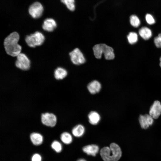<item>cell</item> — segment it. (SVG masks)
<instances>
[{
    "instance_id": "1",
    "label": "cell",
    "mask_w": 161,
    "mask_h": 161,
    "mask_svg": "<svg viewBox=\"0 0 161 161\" xmlns=\"http://www.w3.org/2000/svg\"><path fill=\"white\" fill-rule=\"evenodd\" d=\"M19 39V35L16 32L11 33L5 38L4 44L8 55L15 57L21 53V47L18 43Z\"/></svg>"
},
{
    "instance_id": "2",
    "label": "cell",
    "mask_w": 161,
    "mask_h": 161,
    "mask_svg": "<svg viewBox=\"0 0 161 161\" xmlns=\"http://www.w3.org/2000/svg\"><path fill=\"white\" fill-rule=\"evenodd\" d=\"M100 154L104 161H118L122 156L120 147L116 143H111L109 147H104L100 151Z\"/></svg>"
},
{
    "instance_id": "3",
    "label": "cell",
    "mask_w": 161,
    "mask_h": 161,
    "mask_svg": "<svg viewBox=\"0 0 161 161\" xmlns=\"http://www.w3.org/2000/svg\"><path fill=\"white\" fill-rule=\"evenodd\" d=\"M93 49L94 55L97 58H101L103 53L107 60H112L114 58L113 49L106 44H96L93 47Z\"/></svg>"
},
{
    "instance_id": "4",
    "label": "cell",
    "mask_w": 161,
    "mask_h": 161,
    "mask_svg": "<svg viewBox=\"0 0 161 161\" xmlns=\"http://www.w3.org/2000/svg\"><path fill=\"white\" fill-rule=\"evenodd\" d=\"M45 37L41 32L37 31L26 36L25 40L27 44L31 47L40 46L43 43Z\"/></svg>"
},
{
    "instance_id": "5",
    "label": "cell",
    "mask_w": 161,
    "mask_h": 161,
    "mask_svg": "<svg viewBox=\"0 0 161 161\" xmlns=\"http://www.w3.org/2000/svg\"><path fill=\"white\" fill-rule=\"evenodd\" d=\"M16 57L15 64L17 67L24 70H27L30 69V61L24 54L21 53Z\"/></svg>"
},
{
    "instance_id": "6",
    "label": "cell",
    "mask_w": 161,
    "mask_h": 161,
    "mask_svg": "<svg viewBox=\"0 0 161 161\" xmlns=\"http://www.w3.org/2000/svg\"><path fill=\"white\" fill-rule=\"evenodd\" d=\"M43 10L44 8L42 4L39 2H35L30 6L28 11L33 18H37L42 16Z\"/></svg>"
},
{
    "instance_id": "7",
    "label": "cell",
    "mask_w": 161,
    "mask_h": 161,
    "mask_svg": "<svg viewBox=\"0 0 161 161\" xmlns=\"http://www.w3.org/2000/svg\"><path fill=\"white\" fill-rule=\"evenodd\" d=\"M71 60L72 63L75 65H80L84 63L86 60L80 50L76 48L69 53Z\"/></svg>"
},
{
    "instance_id": "8",
    "label": "cell",
    "mask_w": 161,
    "mask_h": 161,
    "mask_svg": "<svg viewBox=\"0 0 161 161\" xmlns=\"http://www.w3.org/2000/svg\"><path fill=\"white\" fill-rule=\"evenodd\" d=\"M41 121L45 125L53 127L55 126L57 122V118L52 113H45L41 115Z\"/></svg>"
},
{
    "instance_id": "9",
    "label": "cell",
    "mask_w": 161,
    "mask_h": 161,
    "mask_svg": "<svg viewBox=\"0 0 161 161\" xmlns=\"http://www.w3.org/2000/svg\"><path fill=\"white\" fill-rule=\"evenodd\" d=\"M161 114V104L158 100L155 101L150 108L149 114L153 119L158 118Z\"/></svg>"
},
{
    "instance_id": "10",
    "label": "cell",
    "mask_w": 161,
    "mask_h": 161,
    "mask_svg": "<svg viewBox=\"0 0 161 161\" xmlns=\"http://www.w3.org/2000/svg\"><path fill=\"white\" fill-rule=\"evenodd\" d=\"M139 120L141 127L144 129H147L149 126L151 125L154 121L152 117L147 114L144 115H140Z\"/></svg>"
},
{
    "instance_id": "11",
    "label": "cell",
    "mask_w": 161,
    "mask_h": 161,
    "mask_svg": "<svg viewBox=\"0 0 161 161\" xmlns=\"http://www.w3.org/2000/svg\"><path fill=\"white\" fill-rule=\"evenodd\" d=\"M101 88L100 83L97 80H94L90 82L87 85V88L89 92L92 94L99 92Z\"/></svg>"
},
{
    "instance_id": "12",
    "label": "cell",
    "mask_w": 161,
    "mask_h": 161,
    "mask_svg": "<svg viewBox=\"0 0 161 161\" xmlns=\"http://www.w3.org/2000/svg\"><path fill=\"white\" fill-rule=\"evenodd\" d=\"M56 26L55 21L53 18H49L46 19L44 21L42 28L44 30L50 32L53 31Z\"/></svg>"
},
{
    "instance_id": "13",
    "label": "cell",
    "mask_w": 161,
    "mask_h": 161,
    "mask_svg": "<svg viewBox=\"0 0 161 161\" xmlns=\"http://www.w3.org/2000/svg\"><path fill=\"white\" fill-rule=\"evenodd\" d=\"M99 147L95 144L89 145L84 146L82 150L83 151L89 155L95 156L98 153Z\"/></svg>"
},
{
    "instance_id": "14",
    "label": "cell",
    "mask_w": 161,
    "mask_h": 161,
    "mask_svg": "<svg viewBox=\"0 0 161 161\" xmlns=\"http://www.w3.org/2000/svg\"><path fill=\"white\" fill-rule=\"evenodd\" d=\"M89 122L92 125H97L100 121L101 117L100 114L97 112L92 111L88 115Z\"/></svg>"
},
{
    "instance_id": "15",
    "label": "cell",
    "mask_w": 161,
    "mask_h": 161,
    "mask_svg": "<svg viewBox=\"0 0 161 161\" xmlns=\"http://www.w3.org/2000/svg\"><path fill=\"white\" fill-rule=\"evenodd\" d=\"M85 127L83 125L79 124L75 126L72 129V132L73 136L76 137L82 136L85 132Z\"/></svg>"
},
{
    "instance_id": "16",
    "label": "cell",
    "mask_w": 161,
    "mask_h": 161,
    "mask_svg": "<svg viewBox=\"0 0 161 161\" xmlns=\"http://www.w3.org/2000/svg\"><path fill=\"white\" fill-rule=\"evenodd\" d=\"M139 33L140 36L145 40H148L152 35L151 30L145 27H143L140 29L139 30Z\"/></svg>"
},
{
    "instance_id": "17",
    "label": "cell",
    "mask_w": 161,
    "mask_h": 161,
    "mask_svg": "<svg viewBox=\"0 0 161 161\" xmlns=\"http://www.w3.org/2000/svg\"><path fill=\"white\" fill-rule=\"evenodd\" d=\"M31 141L33 144L35 145L41 144L43 141V137L40 134L36 132H33L30 135Z\"/></svg>"
},
{
    "instance_id": "18",
    "label": "cell",
    "mask_w": 161,
    "mask_h": 161,
    "mask_svg": "<svg viewBox=\"0 0 161 161\" xmlns=\"http://www.w3.org/2000/svg\"><path fill=\"white\" fill-rule=\"evenodd\" d=\"M67 72L64 69L59 67L55 70L54 73V77L57 80H62L67 75Z\"/></svg>"
},
{
    "instance_id": "19",
    "label": "cell",
    "mask_w": 161,
    "mask_h": 161,
    "mask_svg": "<svg viewBox=\"0 0 161 161\" xmlns=\"http://www.w3.org/2000/svg\"><path fill=\"white\" fill-rule=\"evenodd\" d=\"M60 138L61 141L66 144L71 143L72 141V135L69 133L66 132H64L61 134Z\"/></svg>"
},
{
    "instance_id": "20",
    "label": "cell",
    "mask_w": 161,
    "mask_h": 161,
    "mask_svg": "<svg viewBox=\"0 0 161 161\" xmlns=\"http://www.w3.org/2000/svg\"><path fill=\"white\" fill-rule=\"evenodd\" d=\"M127 38L130 44H134L138 41V35L136 33L134 32H130L127 35Z\"/></svg>"
},
{
    "instance_id": "21",
    "label": "cell",
    "mask_w": 161,
    "mask_h": 161,
    "mask_svg": "<svg viewBox=\"0 0 161 161\" xmlns=\"http://www.w3.org/2000/svg\"><path fill=\"white\" fill-rule=\"evenodd\" d=\"M61 2L64 4L67 8L71 11L75 9V0H61Z\"/></svg>"
},
{
    "instance_id": "22",
    "label": "cell",
    "mask_w": 161,
    "mask_h": 161,
    "mask_svg": "<svg viewBox=\"0 0 161 161\" xmlns=\"http://www.w3.org/2000/svg\"><path fill=\"white\" fill-rule=\"evenodd\" d=\"M131 25L134 27H137L140 25V22L138 18L136 15L131 16L130 19Z\"/></svg>"
},
{
    "instance_id": "23",
    "label": "cell",
    "mask_w": 161,
    "mask_h": 161,
    "mask_svg": "<svg viewBox=\"0 0 161 161\" xmlns=\"http://www.w3.org/2000/svg\"><path fill=\"white\" fill-rule=\"evenodd\" d=\"M51 147L56 152L58 153L61 152L62 150L61 144L58 141H54L51 144Z\"/></svg>"
},
{
    "instance_id": "24",
    "label": "cell",
    "mask_w": 161,
    "mask_h": 161,
    "mask_svg": "<svg viewBox=\"0 0 161 161\" xmlns=\"http://www.w3.org/2000/svg\"><path fill=\"white\" fill-rule=\"evenodd\" d=\"M154 42L157 48H161V33L158 34L157 36L155 37Z\"/></svg>"
},
{
    "instance_id": "25",
    "label": "cell",
    "mask_w": 161,
    "mask_h": 161,
    "mask_svg": "<svg viewBox=\"0 0 161 161\" xmlns=\"http://www.w3.org/2000/svg\"><path fill=\"white\" fill-rule=\"evenodd\" d=\"M145 19L149 24L152 25L155 23V20L153 16L150 14H147L145 16Z\"/></svg>"
},
{
    "instance_id": "26",
    "label": "cell",
    "mask_w": 161,
    "mask_h": 161,
    "mask_svg": "<svg viewBox=\"0 0 161 161\" xmlns=\"http://www.w3.org/2000/svg\"><path fill=\"white\" fill-rule=\"evenodd\" d=\"M32 161H41V156L38 154H35L32 157Z\"/></svg>"
},
{
    "instance_id": "27",
    "label": "cell",
    "mask_w": 161,
    "mask_h": 161,
    "mask_svg": "<svg viewBox=\"0 0 161 161\" xmlns=\"http://www.w3.org/2000/svg\"><path fill=\"white\" fill-rule=\"evenodd\" d=\"M77 161H87L84 159L81 158V159H78Z\"/></svg>"
},
{
    "instance_id": "28",
    "label": "cell",
    "mask_w": 161,
    "mask_h": 161,
    "mask_svg": "<svg viewBox=\"0 0 161 161\" xmlns=\"http://www.w3.org/2000/svg\"><path fill=\"white\" fill-rule=\"evenodd\" d=\"M160 66L161 68V56L160 57Z\"/></svg>"
}]
</instances>
